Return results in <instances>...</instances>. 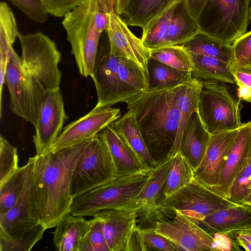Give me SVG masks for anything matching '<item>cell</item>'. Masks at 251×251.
<instances>
[{
  "instance_id": "obj_1",
  "label": "cell",
  "mask_w": 251,
  "mask_h": 251,
  "mask_svg": "<svg viewBox=\"0 0 251 251\" xmlns=\"http://www.w3.org/2000/svg\"><path fill=\"white\" fill-rule=\"evenodd\" d=\"M88 140L56 152L36 155L28 212L30 218L46 229L55 227L71 213L72 174Z\"/></svg>"
},
{
  "instance_id": "obj_2",
  "label": "cell",
  "mask_w": 251,
  "mask_h": 251,
  "mask_svg": "<svg viewBox=\"0 0 251 251\" xmlns=\"http://www.w3.org/2000/svg\"><path fill=\"white\" fill-rule=\"evenodd\" d=\"M134 113L148 150L158 164L170 157L178 133L180 113L175 87L148 90L127 103Z\"/></svg>"
},
{
  "instance_id": "obj_3",
  "label": "cell",
  "mask_w": 251,
  "mask_h": 251,
  "mask_svg": "<svg viewBox=\"0 0 251 251\" xmlns=\"http://www.w3.org/2000/svg\"><path fill=\"white\" fill-rule=\"evenodd\" d=\"M92 78L97 93V107L127 103L148 90L144 72L133 61L111 54L108 40L99 46Z\"/></svg>"
},
{
  "instance_id": "obj_4",
  "label": "cell",
  "mask_w": 251,
  "mask_h": 251,
  "mask_svg": "<svg viewBox=\"0 0 251 251\" xmlns=\"http://www.w3.org/2000/svg\"><path fill=\"white\" fill-rule=\"evenodd\" d=\"M151 170L137 174L116 176L73 199L71 213L93 217L106 209L130 208L139 209L142 203L136 200L151 175Z\"/></svg>"
},
{
  "instance_id": "obj_5",
  "label": "cell",
  "mask_w": 251,
  "mask_h": 251,
  "mask_svg": "<svg viewBox=\"0 0 251 251\" xmlns=\"http://www.w3.org/2000/svg\"><path fill=\"white\" fill-rule=\"evenodd\" d=\"M98 0H84L67 13L62 25L80 74L92 77L101 33L96 16Z\"/></svg>"
},
{
  "instance_id": "obj_6",
  "label": "cell",
  "mask_w": 251,
  "mask_h": 251,
  "mask_svg": "<svg viewBox=\"0 0 251 251\" xmlns=\"http://www.w3.org/2000/svg\"><path fill=\"white\" fill-rule=\"evenodd\" d=\"M251 0H207L197 18L200 31L232 45L246 32Z\"/></svg>"
},
{
  "instance_id": "obj_7",
  "label": "cell",
  "mask_w": 251,
  "mask_h": 251,
  "mask_svg": "<svg viewBox=\"0 0 251 251\" xmlns=\"http://www.w3.org/2000/svg\"><path fill=\"white\" fill-rule=\"evenodd\" d=\"M198 107L200 118L210 134L240 128V99L236 100L225 82L208 80L201 81Z\"/></svg>"
},
{
  "instance_id": "obj_8",
  "label": "cell",
  "mask_w": 251,
  "mask_h": 251,
  "mask_svg": "<svg viewBox=\"0 0 251 251\" xmlns=\"http://www.w3.org/2000/svg\"><path fill=\"white\" fill-rule=\"evenodd\" d=\"M22 48L21 68L36 78L47 90L59 89L61 54L55 42L42 32L18 33Z\"/></svg>"
},
{
  "instance_id": "obj_9",
  "label": "cell",
  "mask_w": 251,
  "mask_h": 251,
  "mask_svg": "<svg viewBox=\"0 0 251 251\" xmlns=\"http://www.w3.org/2000/svg\"><path fill=\"white\" fill-rule=\"evenodd\" d=\"M116 177L113 161L100 132L87 141L74 169L71 183L73 199Z\"/></svg>"
},
{
  "instance_id": "obj_10",
  "label": "cell",
  "mask_w": 251,
  "mask_h": 251,
  "mask_svg": "<svg viewBox=\"0 0 251 251\" xmlns=\"http://www.w3.org/2000/svg\"><path fill=\"white\" fill-rule=\"evenodd\" d=\"M5 82L12 112L35 127L46 89L36 78L25 73L20 65L11 61L7 64Z\"/></svg>"
},
{
  "instance_id": "obj_11",
  "label": "cell",
  "mask_w": 251,
  "mask_h": 251,
  "mask_svg": "<svg viewBox=\"0 0 251 251\" xmlns=\"http://www.w3.org/2000/svg\"><path fill=\"white\" fill-rule=\"evenodd\" d=\"M239 204L218 195L194 179L168 197L162 207L179 212L197 223L217 211Z\"/></svg>"
},
{
  "instance_id": "obj_12",
  "label": "cell",
  "mask_w": 251,
  "mask_h": 251,
  "mask_svg": "<svg viewBox=\"0 0 251 251\" xmlns=\"http://www.w3.org/2000/svg\"><path fill=\"white\" fill-rule=\"evenodd\" d=\"M116 0H106L107 17L105 29L111 54L136 63L148 78L150 50L128 28L115 10Z\"/></svg>"
},
{
  "instance_id": "obj_13",
  "label": "cell",
  "mask_w": 251,
  "mask_h": 251,
  "mask_svg": "<svg viewBox=\"0 0 251 251\" xmlns=\"http://www.w3.org/2000/svg\"><path fill=\"white\" fill-rule=\"evenodd\" d=\"M120 111V109L110 106H95L88 114L64 127L53 144L44 155L92 138L119 119L121 117Z\"/></svg>"
},
{
  "instance_id": "obj_14",
  "label": "cell",
  "mask_w": 251,
  "mask_h": 251,
  "mask_svg": "<svg viewBox=\"0 0 251 251\" xmlns=\"http://www.w3.org/2000/svg\"><path fill=\"white\" fill-rule=\"evenodd\" d=\"M157 222L154 230L167 237L176 251H215L213 237L181 213Z\"/></svg>"
},
{
  "instance_id": "obj_15",
  "label": "cell",
  "mask_w": 251,
  "mask_h": 251,
  "mask_svg": "<svg viewBox=\"0 0 251 251\" xmlns=\"http://www.w3.org/2000/svg\"><path fill=\"white\" fill-rule=\"evenodd\" d=\"M68 118L60 89L47 90L33 137L36 155H44L53 144L62 131L63 125Z\"/></svg>"
},
{
  "instance_id": "obj_16",
  "label": "cell",
  "mask_w": 251,
  "mask_h": 251,
  "mask_svg": "<svg viewBox=\"0 0 251 251\" xmlns=\"http://www.w3.org/2000/svg\"><path fill=\"white\" fill-rule=\"evenodd\" d=\"M239 129L220 132L211 135L204 158L193 171L195 180L210 189L218 185Z\"/></svg>"
},
{
  "instance_id": "obj_17",
  "label": "cell",
  "mask_w": 251,
  "mask_h": 251,
  "mask_svg": "<svg viewBox=\"0 0 251 251\" xmlns=\"http://www.w3.org/2000/svg\"><path fill=\"white\" fill-rule=\"evenodd\" d=\"M251 158V121L240 128L235 143L229 152L219 184L211 189L229 200L233 184Z\"/></svg>"
},
{
  "instance_id": "obj_18",
  "label": "cell",
  "mask_w": 251,
  "mask_h": 251,
  "mask_svg": "<svg viewBox=\"0 0 251 251\" xmlns=\"http://www.w3.org/2000/svg\"><path fill=\"white\" fill-rule=\"evenodd\" d=\"M137 210L130 208L106 209L93 216L98 217L102 223L110 251H125L128 237L136 226Z\"/></svg>"
},
{
  "instance_id": "obj_19",
  "label": "cell",
  "mask_w": 251,
  "mask_h": 251,
  "mask_svg": "<svg viewBox=\"0 0 251 251\" xmlns=\"http://www.w3.org/2000/svg\"><path fill=\"white\" fill-rule=\"evenodd\" d=\"M211 135L203 125L198 111L194 112L185 125L179 151L193 171L204 158Z\"/></svg>"
},
{
  "instance_id": "obj_20",
  "label": "cell",
  "mask_w": 251,
  "mask_h": 251,
  "mask_svg": "<svg viewBox=\"0 0 251 251\" xmlns=\"http://www.w3.org/2000/svg\"><path fill=\"white\" fill-rule=\"evenodd\" d=\"M111 156L116 176L145 173L149 170L110 124L100 132Z\"/></svg>"
},
{
  "instance_id": "obj_21",
  "label": "cell",
  "mask_w": 251,
  "mask_h": 251,
  "mask_svg": "<svg viewBox=\"0 0 251 251\" xmlns=\"http://www.w3.org/2000/svg\"><path fill=\"white\" fill-rule=\"evenodd\" d=\"M196 224L212 236L248 228L251 227V206L239 204L220 210Z\"/></svg>"
},
{
  "instance_id": "obj_22",
  "label": "cell",
  "mask_w": 251,
  "mask_h": 251,
  "mask_svg": "<svg viewBox=\"0 0 251 251\" xmlns=\"http://www.w3.org/2000/svg\"><path fill=\"white\" fill-rule=\"evenodd\" d=\"M32 173L27 178L22 193L14 205L5 213L0 215V239L19 236L39 224L30 218L28 212Z\"/></svg>"
},
{
  "instance_id": "obj_23",
  "label": "cell",
  "mask_w": 251,
  "mask_h": 251,
  "mask_svg": "<svg viewBox=\"0 0 251 251\" xmlns=\"http://www.w3.org/2000/svg\"><path fill=\"white\" fill-rule=\"evenodd\" d=\"M110 125L149 170L154 168L158 164L153 159L148 150L132 110L128 109L127 112Z\"/></svg>"
},
{
  "instance_id": "obj_24",
  "label": "cell",
  "mask_w": 251,
  "mask_h": 251,
  "mask_svg": "<svg viewBox=\"0 0 251 251\" xmlns=\"http://www.w3.org/2000/svg\"><path fill=\"white\" fill-rule=\"evenodd\" d=\"M201 82L191 76L184 82L175 87V92L180 119L177 136L173 151L170 157L179 152L180 140L185 125L190 115L198 111Z\"/></svg>"
},
{
  "instance_id": "obj_25",
  "label": "cell",
  "mask_w": 251,
  "mask_h": 251,
  "mask_svg": "<svg viewBox=\"0 0 251 251\" xmlns=\"http://www.w3.org/2000/svg\"><path fill=\"white\" fill-rule=\"evenodd\" d=\"M90 220L69 214L55 226L53 243L59 251H79L81 241L90 227Z\"/></svg>"
},
{
  "instance_id": "obj_26",
  "label": "cell",
  "mask_w": 251,
  "mask_h": 251,
  "mask_svg": "<svg viewBox=\"0 0 251 251\" xmlns=\"http://www.w3.org/2000/svg\"><path fill=\"white\" fill-rule=\"evenodd\" d=\"M173 157H168L151 169L150 176L136 198L148 208L162 207L167 197L164 190Z\"/></svg>"
},
{
  "instance_id": "obj_27",
  "label": "cell",
  "mask_w": 251,
  "mask_h": 251,
  "mask_svg": "<svg viewBox=\"0 0 251 251\" xmlns=\"http://www.w3.org/2000/svg\"><path fill=\"white\" fill-rule=\"evenodd\" d=\"M200 32L197 20L191 13L186 0H179L170 25L169 46L184 45Z\"/></svg>"
},
{
  "instance_id": "obj_28",
  "label": "cell",
  "mask_w": 251,
  "mask_h": 251,
  "mask_svg": "<svg viewBox=\"0 0 251 251\" xmlns=\"http://www.w3.org/2000/svg\"><path fill=\"white\" fill-rule=\"evenodd\" d=\"M179 0H129L124 15L127 25L142 30L153 19Z\"/></svg>"
},
{
  "instance_id": "obj_29",
  "label": "cell",
  "mask_w": 251,
  "mask_h": 251,
  "mask_svg": "<svg viewBox=\"0 0 251 251\" xmlns=\"http://www.w3.org/2000/svg\"><path fill=\"white\" fill-rule=\"evenodd\" d=\"M192 54V77L201 80H215L236 84L231 64L215 58Z\"/></svg>"
},
{
  "instance_id": "obj_30",
  "label": "cell",
  "mask_w": 251,
  "mask_h": 251,
  "mask_svg": "<svg viewBox=\"0 0 251 251\" xmlns=\"http://www.w3.org/2000/svg\"><path fill=\"white\" fill-rule=\"evenodd\" d=\"M36 155L28 158L26 164L0 185V215L9 210L21 196L29 176L32 173Z\"/></svg>"
},
{
  "instance_id": "obj_31",
  "label": "cell",
  "mask_w": 251,
  "mask_h": 251,
  "mask_svg": "<svg viewBox=\"0 0 251 251\" xmlns=\"http://www.w3.org/2000/svg\"><path fill=\"white\" fill-rule=\"evenodd\" d=\"M148 71V90L175 87L192 76L191 72L174 68L151 57Z\"/></svg>"
},
{
  "instance_id": "obj_32",
  "label": "cell",
  "mask_w": 251,
  "mask_h": 251,
  "mask_svg": "<svg viewBox=\"0 0 251 251\" xmlns=\"http://www.w3.org/2000/svg\"><path fill=\"white\" fill-rule=\"evenodd\" d=\"M184 46L191 53L215 58L230 64L234 62L232 45L201 31Z\"/></svg>"
},
{
  "instance_id": "obj_33",
  "label": "cell",
  "mask_w": 251,
  "mask_h": 251,
  "mask_svg": "<svg viewBox=\"0 0 251 251\" xmlns=\"http://www.w3.org/2000/svg\"><path fill=\"white\" fill-rule=\"evenodd\" d=\"M176 3L153 19L142 30L141 40L150 50L169 46V27Z\"/></svg>"
},
{
  "instance_id": "obj_34",
  "label": "cell",
  "mask_w": 251,
  "mask_h": 251,
  "mask_svg": "<svg viewBox=\"0 0 251 251\" xmlns=\"http://www.w3.org/2000/svg\"><path fill=\"white\" fill-rule=\"evenodd\" d=\"M17 25L14 15L8 5L0 3V59L10 61L18 55L12 45L18 37Z\"/></svg>"
},
{
  "instance_id": "obj_35",
  "label": "cell",
  "mask_w": 251,
  "mask_h": 251,
  "mask_svg": "<svg viewBox=\"0 0 251 251\" xmlns=\"http://www.w3.org/2000/svg\"><path fill=\"white\" fill-rule=\"evenodd\" d=\"M194 179L193 170L179 152L172 157L164 194L167 198Z\"/></svg>"
},
{
  "instance_id": "obj_36",
  "label": "cell",
  "mask_w": 251,
  "mask_h": 251,
  "mask_svg": "<svg viewBox=\"0 0 251 251\" xmlns=\"http://www.w3.org/2000/svg\"><path fill=\"white\" fill-rule=\"evenodd\" d=\"M150 57L179 70L191 72L193 68L192 54L184 45L150 50Z\"/></svg>"
},
{
  "instance_id": "obj_37",
  "label": "cell",
  "mask_w": 251,
  "mask_h": 251,
  "mask_svg": "<svg viewBox=\"0 0 251 251\" xmlns=\"http://www.w3.org/2000/svg\"><path fill=\"white\" fill-rule=\"evenodd\" d=\"M46 228L38 224L21 235L0 239V251H28L43 237Z\"/></svg>"
},
{
  "instance_id": "obj_38",
  "label": "cell",
  "mask_w": 251,
  "mask_h": 251,
  "mask_svg": "<svg viewBox=\"0 0 251 251\" xmlns=\"http://www.w3.org/2000/svg\"><path fill=\"white\" fill-rule=\"evenodd\" d=\"M90 222V227L81 241L79 251H110L100 220L93 216Z\"/></svg>"
},
{
  "instance_id": "obj_39",
  "label": "cell",
  "mask_w": 251,
  "mask_h": 251,
  "mask_svg": "<svg viewBox=\"0 0 251 251\" xmlns=\"http://www.w3.org/2000/svg\"><path fill=\"white\" fill-rule=\"evenodd\" d=\"M19 168L17 148L0 135V185L12 176Z\"/></svg>"
},
{
  "instance_id": "obj_40",
  "label": "cell",
  "mask_w": 251,
  "mask_h": 251,
  "mask_svg": "<svg viewBox=\"0 0 251 251\" xmlns=\"http://www.w3.org/2000/svg\"><path fill=\"white\" fill-rule=\"evenodd\" d=\"M20 9L32 21L43 24L48 19L49 12L42 0H7Z\"/></svg>"
},
{
  "instance_id": "obj_41",
  "label": "cell",
  "mask_w": 251,
  "mask_h": 251,
  "mask_svg": "<svg viewBox=\"0 0 251 251\" xmlns=\"http://www.w3.org/2000/svg\"><path fill=\"white\" fill-rule=\"evenodd\" d=\"M251 158L248 164L235 180L231 187L229 200L242 204L243 201L251 191Z\"/></svg>"
},
{
  "instance_id": "obj_42",
  "label": "cell",
  "mask_w": 251,
  "mask_h": 251,
  "mask_svg": "<svg viewBox=\"0 0 251 251\" xmlns=\"http://www.w3.org/2000/svg\"><path fill=\"white\" fill-rule=\"evenodd\" d=\"M234 63L245 65L251 60V30L238 38L232 44Z\"/></svg>"
},
{
  "instance_id": "obj_43",
  "label": "cell",
  "mask_w": 251,
  "mask_h": 251,
  "mask_svg": "<svg viewBox=\"0 0 251 251\" xmlns=\"http://www.w3.org/2000/svg\"><path fill=\"white\" fill-rule=\"evenodd\" d=\"M142 233L147 245V251L150 250V247L156 250L176 251L172 242L167 237L156 232L153 229H143Z\"/></svg>"
},
{
  "instance_id": "obj_44",
  "label": "cell",
  "mask_w": 251,
  "mask_h": 251,
  "mask_svg": "<svg viewBox=\"0 0 251 251\" xmlns=\"http://www.w3.org/2000/svg\"><path fill=\"white\" fill-rule=\"evenodd\" d=\"M84 0H42L49 13L63 17Z\"/></svg>"
},
{
  "instance_id": "obj_45",
  "label": "cell",
  "mask_w": 251,
  "mask_h": 251,
  "mask_svg": "<svg viewBox=\"0 0 251 251\" xmlns=\"http://www.w3.org/2000/svg\"><path fill=\"white\" fill-rule=\"evenodd\" d=\"M231 67L236 84L251 90V64L238 65L233 63Z\"/></svg>"
},
{
  "instance_id": "obj_46",
  "label": "cell",
  "mask_w": 251,
  "mask_h": 251,
  "mask_svg": "<svg viewBox=\"0 0 251 251\" xmlns=\"http://www.w3.org/2000/svg\"><path fill=\"white\" fill-rule=\"evenodd\" d=\"M142 230L136 226L131 231L126 242L125 251H147Z\"/></svg>"
},
{
  "instance_id": "obj_47",
  "label": "cell",
  "mask_w": 251,
  "mask_h": 251,
  "mask_svg": "<svg viewBox=\"0 0 251 251\" xmlns=\"http://www.w3.org/2000/svg\"><path fill=\"white\" fill-rule=\"evenodd\" d=\"M215 251H239L231 238L227 234L217 233L212 236Z\"/></svg>"
},
{
  "instance_id": "obj_48",
  "label": "cell",
  "mask_w": 251,
  "mask_h": 251,
  "mask_svg": "<svg viewBox=\"0 0 251 251\" xmlns=\"http://www.w3.org/2000/svg\"><path fill=\"white\" fill-rule=\"evenodd\" d=\"M206 0H186L191 13L196 19Z\"/></svg>"
},
{
  "instance_id": "obj_49",
  "label": "cell",
  "mask_w": 251,
  "mask_h": 251,
  "mask_svg": "<svg viewBox=\"0 0 251 251\" xmlns=\"http://www.w3.org/2000/svg\"><path fill=\"white\" fill-rule=\"evenodd\" d=\"M230 238H239L251 243V227L227 234Z\"/></svg>"
},
{
  "instance_id": "obj_50",
  "label": "cell",
  "mask_w": 251,
  "mask_h": 251,
  "mask_svg": "<svg viewBox=\"0 0 251 251\" xmlns=\"http://www.w3.org/2000/svg\"><path fill=\"white\" fill-rule=\"evenodd\" d=\"M129 0H116L115 10L118 15L121 16L124 15Z\"/></svg>"
},
{
  "instance_id": "obj_51",
  "label": "cell",
  "mask_w": 251,
  "mask_h": 251,
  "mask_svg": "<svg viewBox=\"0 0 251 251\" xmlns=\"http://www.w3.org/2000/svg\"><path fill=\"white\" fill-rule=\"evenodd\" d=\"M242 204L251 206V190L243 201Z\"/></svg>"
},
{
  "instance_id": "obj_52",
  "label": "cell",
  "mask_w": 251,
  "mask_h": 251,
  "mask_svg": "<svg viewBox=\"0 0 251 251\" xmlns=\"http://www.w3.org/2000/svg\"><path fill=\"white\" fill-rule=\"evenodd\" d=\"M250 20L251 21V11H250Z\"/></svg>"
},
{
  "instance_id": "obj_53",
  "label": "cell",
  "mask_w": 251,
  "mask_h": 251,
  "mask_svg": "<svg viewBox=\"0 0 251 251\" xmlns=\"http://www.w3.org/2000/svg\"><path fill=\"white\" fill-rule=\"evenodd\" d=\"M250 189L251 190V185H250Z\"/></svg>"
},
{
  "instance_id": "obj_54",
  "label": "cell",
  "mask_w": 251,
  "mask_h": 251,
  "mask_svg": "<svg viewBox=\"0 0 251 251\" xmlns=\"http://www.w3.org/2000/svg\"><path fill=\"white\" fill-rule=\"evenodd\" d=\"M250 63L251 64V62H250Z\"/></svg>"
}]
</instances>
